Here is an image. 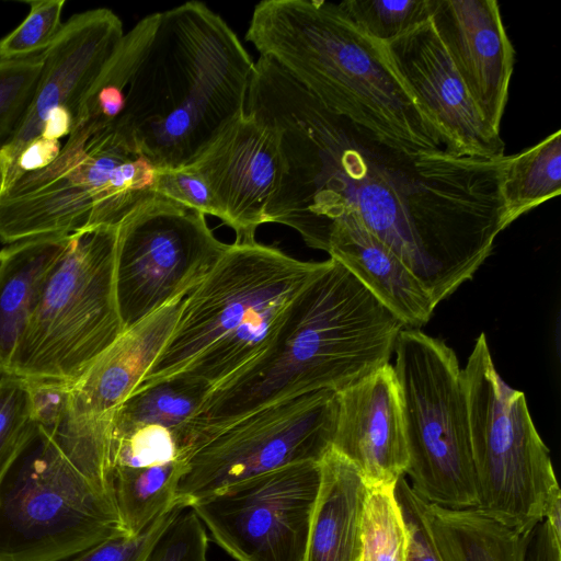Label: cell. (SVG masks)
<instances>
[{
  "label": "cell",
  "mask_w": 561,
  "mask_h": 561,
  "mask_svg": "<svg viewBox=\"0 0 561 561\" xmlns=\"http://www.w3.org/2000/svg\"><path fill=\"white\" fill-rule=\"evenodd\" d=\"M244 112L277 130L285 161L266 222L327 251L332 225L354 214L436 306L473 277L510 226L506 156L408 153L329 110L264 56L254 61Z\"/></svg>",
  "instance_id": "1"
},
{
  "label": "cell",
  "mask_w": 561,
  "mask_h": 561,
  "mask_svg": "<svg viewBox=\"0 0 561 561\" xmlns=\"http://www.w3.org/2000/svg\"><path fill=\"white\" fill-rule=\"evenodd\" d=\"M403 328L330 257L289 302L262 353L210 389L193 422V446L265 405L360 380L389 364Z\"/></svg>",
  "instance_id": "2"
},
{
  "label": "cell",
  "mask_w": 561,
  "mask_h": 561,
  "mask_svg": "<svg viewBox=\"0 0 561 561\" xmlns=\"http://www.w3.org/2000/svg\"><path fill=\"white\" fill-rule=\"evenodd\" d=\"M253 67L233 30L203 2L159 12L113 124L156 169L184 167L244 112Z\"/></svg>",
  "instance_id": "3"
},
{
  "label": "cell",
  "mask_w": 561,
  "mask_h": 561,
  "mask_svg": "<svg viewBox=\"0 0 561 561\" xmlns=\"http://www.w3.org/2000/svg\"><path fill=\"white\" fill-rule=\"evenodd\" d=\"M245 41L329 110L411 154L447 151L373 41L324 0H264Z\"/></svg>",
  "instance_id": "4"
},
{
  "label": "cell",
  "mask_w": 561,
  "mask_h": 561,
  "mask_svg": "<svg viewBox=\"0 0 561 561\" xmlns=\"http://www.w3.org/2000/svg\"><path fill=\"white\" fill-rule=\"evenodd\" d=\"M323 265L257 241L229 244L183 299L168 342L136 389L175 375L211 388L227 379L262 353L289 302Z\"/></svg>",
  "instance_id": "5"
},
{
  "label": "cell",
  "mask_w": 561,
  "mask_h": 561,
  "mask_svg": "<svg viewBox=\"0 0 561 561\" xmlns=\"http://www.w3.org/2000/svg\"><path fill=\"white\" fill-rule=\"evenodd\" d=\"M156 168L114 124L73 127L58 157L0 192V241L118 225L156 196Z\"/></svg>",
  "instance_id": "6"
},
{
  "label": "cell",
  "mask_w": 561,
  "mask_h": 561,
  "mask_svg": "<svg viewBox=\"0 0 561 561\" xmlns=\"http://www.w3.org/2000/svg\"><path fill=\"white\" fill-rule=\"evenodd\" d=\"M125 535L113 492L35 424L0 478V561H65Z\"/></svg>",
  "instance_id": "7"
},
{
  "label": "cell",
  "mask_w": 561,
  "mask_h": 561,
  "mask_svg": "<svg viewBox=\"0 0 561 561\" xmlns=\"http://www.w3.org/2000/svg\"><path fill=\"white\" fill-rule=\"evenodd\" d=\"M116 239L117 227L70 236L9 370L28 381L71 385L122 334L114 294Z\"/></svg>",
  "instance_id": "8"
},
{
  "label": "cell",
  "mask_w": 561,
  "mask_h": 561,
  "mask_svg": "<svg viewBox=\"0 0 561 561\" xmlns=\"http://www.w3.org/2000/svg\"><path fill=\"white\" fill-rule=\"evenodd\" d=\"M478 506L520 535L545 518L560 488L525 394L504 382L481 333L462 369Z\"/></svg>",
  "instance_id": "9"
},
{
  "label": "cell",
  "mask_w": 561,
  "mask_h": 561,
  "mask_svg": "<svg viewBox=\"0 0 561 561\" xmlns=\"http://www.w3.org/2000/svg\"><path fill=\"white\" fill-rule=\"evenodd\" d=\"M393 352L411 486L431 504L476 508L467 394L455 352L410 328L400 331Z\"/></svg>",
  "instance_id": "10"
},
{
  "label": "cell",
  "mask_w": 561,
  "mask_h": 561,
  "mask_svg": "<svg viewBox=\"0 0 561 561\" xmlns=\"http://www.w3.org/2000/svg\"><path fill=\"white\" fill-rule=\"evenodd\" d=\"M228 248L204 214L159 195L142 203L117 227L114 294L123 331L184 299Z\"/></svg>",
  "instance_id": "11"
},
{
  "label": "cell",
  "mask_w": 561,
  "mask_h": 561,
  "mask_svg": "<svg viewBox=\"0 0 561 561\" xmlns=\"http://www.w3.org/2000/svg\"><path fill=\"white\" fill-rule=\"evenodd\" d=\"M336 391L319 390L254 410L204 437L191 451L178 499L196 501L244 479L321 459L332 447Z\"/></svg>",
  "instance_id": "12"
},
{
  "label": "cell",
  "mask_w": 561,
  "mask_h": 561,
  "mask_svg": "<svg viewBox=\"0 0 561 561\" xmlns=\"http://www.w3.org/2000/svg\"><path fill=\"white\" fill-rule=\"evenodd\" d=\"M320 482V462L291 463L222 488L190 507L237 561H304Z\"/></svg>",
  "instance_id": "13"
},
{
  "label": "cell",
  "mask_w": 561,
  "mask_h": 561,
  "mask_svg": "<svg viewBox=\"0 0 561 561\" xmlns=\"http://www.w3.org/2000/svg\"><path fill=\"white\" fill-rule=\"evenodd\" d=\"M381 47L447 152L481 159L505 156L500 131L480 114L430 20Z\"/></svg>",
  "instance_id": "14"
},
{
  "label": "cell",
  "mask_w": 561,
  "mask_h": 561,
  "mask_svg": "<svg viewBox=\"0 0 561 561\" xmlns=\"http://www.w3.org/2000/svg\"><path fill=\"white\" fill-rule=\"evenodd\" d=\"M186 165L208 185L221 221L236 233L234 242L256 241V230L266 222V209L285 169L277 130L243 112Z\"/></svg>",
  "instance_id": "15"
},
{
  "label": "cell",
  "mask_w": 561,
  "mask_h": 561,
  "mask_svg": "<svg viewBox=\"0 0 561 561\" xmlns=\"http://www.w3.org/2000/svg\"><path fill=\"white\" fill-rule=\"evenodd\" d=\"M121 19L98 8L67 20L42 53L43 69L33 101L11 139L0 149V192L24 148L38 138L47 115L58 106L75 117L80 105L124 36Z\"/></svg>",
  "instance_id": "16"
},
{
  "label": "cell",
  "mask_w": 561,
  "mask_h": 561,
  "mask_svg": "<svg viewBox=\"0 0 561 561\" xmlns=\"http://www.w3.org/2000/svg\"><path fill=\"white\" fill-rule=\"evenodd\" d=\"M336 397L331 449L356 468L367 488L396 486L405 476L409 455L393 367L378 368Z\"/></svg>",
  "instance_id": "17"
},
{
  "label": "cell",
  "mask_w": 561,
  "mask_h": 561,
  "mask_svg": "<svg viewBox=\"0 0 561 561\" xmlns=\"http://www.w3.org/2000/svg\"><path fill=\"white\" fill-rule=\"evenodd\" d=\"M430 22L484 121L496 131L515 50L495 0H432Z\"/></svg>",
  "instance_id": "18"
},
{
  "label": "cell",
  "mask_w": 561,
  "mask_h": 561,
  "mask_svg": "<svg viewBox=\"0 0 561 561\" xmlns=\"http://www.w3.org/2000/svg\"><path fill=\"white\" fill-rule=\"evenodd\" d=\"M182 300L148 316L122 334L68 387V419L80 423L111 422L135 391L168 342Z\"/></svg>",
  "instance_id": "19"
},
{
  "label": "cell",
  "mask_w": 561,
  "mask_h": 561,
  "mask_svg": "<svg viewBox=\"0 0 561 561\" xmlns=\"http://www.w3.org/2000/svg\"><path fill=\"white\" fill-rule=\"evenodd\" d=\"M327 253L342 264L404 328L428 322L436 307L431 295L354 214L335 221Z\"/></svg>",
  "instance_id": "20"
},
{
  "label": "cell",
  "mask_w": 561,
  "mask_h": 561,
  "mask_svg": "<svg viewBox=\"0 0 561 561\" xmlns=\"http://www.w3.org/2000/svg\"><path fill=\"white\" fill-rule=\"evenodd\" d=\"M320 469L304 561H359L360 517L368 488L356 468L332 449L321 459Z\"/></svg>",
  "instance_id": "21"
},
{
  "label": "cell",
  "mask_w": 561,
  "mask_h": 561,
  "mask_svg": "<svg viewBox=\"0 0 561 561\" xmlns=\"http://www.w3.org/2000/svg\"><path fill=\"white\" fill-rule=\"evenodd\" d=\"M70 236L25 239L0 250V367L9 369Z\"/></svg>",
  "instance_id": "22"
},
{
  "label": "cell",
  "mask_w": 561,
  "mask_h": 561,
  "mask_svg": "<svg viewBox=\"0 0 561 561\" xmlns=\"http://www.w3.org/2000/svg\"><path fill=\"white\" fill-rule=\"evenodd\" d=\"M424 513L443 561H524L525 535L477 508L424 501Z\"/></svg>",
  "instance_id": "23"
},
{
  "label": "cell",
  "mask_w": 561,
  "mask_h": 561,
  "mask_svg": "<svg viewBox=\"0 0 561 561\" xmlns=\"http://www.w3.org/2000/svg\"><path fill=\"white\" fill-rule=\"evenodd\" d=\"M211 387L186 375H175L136 389L114 412L111 435L156 425L171 431L188 458L193 444V422Z\"/></svg>",
  "instance_id": "24"
},
{
  "label": "cell",
  "mask_w": 561,
  "mask_h": 561,
  "mask_svg": "<svg viewBox=\"0 0 561 561\" xmlns=\"http://www.w3.org/2000/svg\"><path fill=\"white\" fill-rule=\"evenodd\" d=\"M510 225L561 193V131L519 153L506 156L501 183Z\"/></svg>",
  "instance_id": "25"
},
{
  "label": "cell",
  "mask_w": 561,
  "mask_h": 561,
  "mask_svg": "<svg viewBox=\"0 0 561 561\" xmlns=\"http://www.w3.org/2000/svg\"><path fill=\"white\" fill-rule=\"evenodd\" d=\"M396 486L368 488L360 517L359 561H405L408 534Z\"/></svg>",
  "instance_id": "26"
},
{
  "label": "cell",
  "mask_w": 561,
  "mask_h": 561,
  "mask_svg": "<svg viewBox=\"0 0 561 561\" xmlns=\"http://www.w3.org/2000/svg\"><path fill=\"white\" fill-rule=\"evenodd\" d=\"M337 5L357 30L385 44L428 21L432 0H345Z\"/></svg>",
  "instance_id": "27"
},
{
  "label": "cell",
  "mask_w": 561,
  "mask_h": 561,
  "mask_svg": "<svg viewBox=\"0 0 561 561\" xmlns=\"http://www.w3.org/2000/svg\"><path fill=\"white\" fill-rule=\"evenodd\" d=\"M34 427L30 382L0 367V478Z\"/></svg>",
  "instance_id": "28"
},
{
  "label": "cell",
  "mask_w": 561,
  "mask_h": 561,
  "mask_svg": "<svg viewBox=\"0 0 561 561\" xmlns=\"http://www.w3.org/2000/svg\"><path fill=\"white\" fill-rule=\"evenodd\" d=\"M111 470L146 468L174 462L186 463L175 435L162 426L149 425L111 435Z\"/></svg>",
  "instance_id": "29"
},
{
  "label": "cell",
  "mask_w": 561,
  "mask_h": 561,
  "mask_svg": "<svg viewBox=\"0 0 561 561\" xmlns=\"http://www.w3.org/2000/svg\"><path fill=\"white\" fill-rule=\"evenodd\" d=\"M42 69V54L0 60V149L11 139L25 116Z\"/></svg>",
  "instance_id": "30"
},
{
  "label": "cell",
  "mask_w": 561,
  "mask_h": 561,
  "mask_svg": "<svg viewBox=\"0 0 561 561\" xmlns=\"http://www.w3.org/2000/svg\"><path fill=\"white\" fill-rule=\"evenodd\" d=\"M30 12L23 22L0 39V60L20 59L42 54L62 27L65 0L25 1Z\"/></svg>",
  "instance_id": "31"
},
{
  "label": "cell",
  "mask_w": 561,
  "mask_h": 561,
  "mask_svg": "<svg viewBox=\"0 0 561 561\" xmlns=\"http://www.w3.org/2000/svg\"><path fill=\"white\" fill-rule=\"evenodd\" d=\"M208 535L191 507L183 508L158 537L145 561H207Z\"/></svg>",
  "instance_id": "32"
},
{
  "label": "cell",
  "mask_w": 561,
  "mask_h": 561,
  "mask_svg": "<svg viewBox=\"0 0 561 561\" xmlns=\"http://www.w3.org/2000/svg\"><path fill=\"white\" fill-rule=\"evenodd\" d=\"M185 507L188 506L178 504L159 516L140 534L111 538L65 561H145L158 537Z\"/></svg>",
  "instance_id": "33"
},
{
  "label": "cell",
  "mask_w": 561,
  "mask_h": 561,
  "mask_svg": "<svg viewBox=\"0 0 561 561\" xmlns=\"http://www.w3.org/2000/svg\"><path fill=\"white\" fill-rule=\"evenodd\" d=\"M153 190L156 195L221 220V211L208 185L187 165L156 169Z\"/></svg>",
  "instance_id": "34"
},
{
  "label": "cell",
  "mask_w": 561,
  "mask_h": 561,
  "mask_svg": "<svg viewBox=\"0 0 561 561\" xmlns=\"http://www.w3.org/2000/svg\"><path fill=\"white\" fill-rule=\"evenodd\" d=\"M408 534L405 561H443L432 537L421 497L402 476L394 488Z\"/></svg>",
  "instance_id": "35"
},
{
  "label": "cell",
  "mask_w": 561,
  "mask_h": 561,
  "mask_svg": "<svg viewBox=\"0 0 561 561\" xmlns=\"http://www.w3.org/2000/svg\"><path fill=\"white\" fill-rule=\"evenodd\" d=\"M60 148V141L48 140L41 136L30 142L19 156L3 190L20 175L48 167L58 157Z\"/></svg>",
  "instance_id": "36"
},
{
  "label": "cell",
  "mask_w": 561,
  "mask_h": 561,
  "mask_svg": "<svg viewBox=\"0 0 561 561\" xmlns=\"http://www.w3.org/2000/svg\"><path fill=\"white\" fill-rule=\"evenodd\" d=\"M524 561H561V537L546 519L525 534Z\"/></svg>",
  "instance_id": "37"
},
{
  "label": "cell",
  "mask_w": 561,
  "mask_h": 561,
  "mask_svg": "<svg viewBox=\"0 0 561 561\" xmlns=\"http://www.w3.org/2000/svg\"><path fill=\"white\" fill-rule=\"evenodd\" d=\"M73 125L75 117L67 107H55L44 121L41 137L60 141L70 135Z\"/></svg>",
  "instance_id": "38"
},
{
  "label": "cell",
  "mask_w": 561,
  "mask_h": 561,
  "mask_svg": "<svg viewBox=\"0 0 561 561\" xmlns=\"http://www.w3.org/2000/svg\"><path fill=\"white\" fill-rule=\"evenodd\" d=\"M543 519L549 523L554 534L561 537V494L552 499L546 510Z\"/></svg>",
  "instance_id": "39"
}]
</instances>
